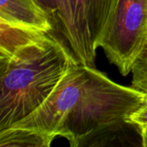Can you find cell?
<instances>
[{"label":"cell","mask_w":147,"mask_h":147,"mask_svg":"<svg viewBox=\"0 0 147 147\" xmlns=\"http://www.w3.org/2000/svg\"><path fill=\"white\" fill-rule=\"evenodd\" d=\"M78 63L50 32L42 40L0 59V131L36 110Z\"/></svg>","instance_id":"6da1fadb"},{"label":"cell","mask_w":147,"mask_h":147,"mask_svg":"<svg viewBox=\"0 0 147 147\" xmlns=\"http://www.w3.org/2000/svg\"><path fill=\"white\" fill-rule=\"evenodd\" d=\"M87 79L78 101L69 112L60 137L71 147L106 146L127 140V134L139 128L127 121L145 102V94L121 85L94 66L85 65Z\"/></svg>","instance_id":"7a4b0ae2"},{"label":"cell","mask_w":147,"mask_h":147,"mask_svg":"<svg viewBox=\"0 0 147 147\" xmlns=\"http://www.w3.org/2000/svg\"><path fill=\"white\" fill-rule=\"evenodd\" d=\"M147 44V0H118L97 43L122 76Z\"/></svg>","instance_id":"3957f363"},{"label":"cell","mask_w":147,"mask_h":147,"mask_svg":"<svg viewBox=\"0 0 147 147\" xmlns=\"http://www.w3.org/2000/svg\"><path fill=\"white\" fill-rule=\"evenodd\" d=\"M86 79L85 65L81 63L74 65L36 110L11 127L43 134L53 141L60 137L65 119L78 101Z\"/></svg>","instance_id":"277c9868"},{"label":"cell","mask_w":147,"mask_h":147,"mask_svg":"<svg viewBox=\"0 0 147 147\" xmlns=\"http://www.w3.org/2000/svg\"><path fill=\"white\" fill-rule=\"evenodd\" d=\"M0 20L47 33L53 30L51 16L37 0H0Z\"/></svg>","instance_id":"5b68a950"},{"label":"cell","mask_w":147,"mask_h":147,"mask_svg":"<svg viewBox=\"0 0 147 147\" xmlns=\"http://www.w3.org/2000/svg\"><path fill=\"white\" fill-rule=\"evenodd\" d=\"M47 34L0 20V59L9 58L20 48L42 40Z\"/></svg>","instance_id":"8992f818"},{"label":"cell","mask_w":147,"mask_h":147,"mask_svg":"<svg viewBox=\"0 0 147 147\" xmlns=\"http://www.w3.org/2000/svg\"><path fill=\"white\" fill-rule=\"evenodd\" d=\"M117 2L118 0H87L90 28L96 49Z\"/></svg>","instance_id":"52a82bcc"},{"label":"cell","mask_w":147,"mask_h":147,"mask_svg":"<svg viewBox=\"0 0 147 147\" xmlns=\"http://www.w3.org/2000/svg\"><path fill=\"white\" fill-rule=\"evenodd\" d=\"M48 137L23 128L8 127L0 131V147H48Z\"/></svg>","instance_id":"ba28073f"},{"label":"cell","mask_w":147,"mask_h":147,"mask_svg":"<svg viewBox=\"0 0 147 147\" xmlns=\"http://www.w3.org/2000/svg\"><path fill=\"white\" fill-rule=\"evenodd\" d=\"M131 73L133 75L132 87L145 94L147 102V44L134 62Z\"/></svg>","instance_id":"9c48e42d"},{"label":"cell","mask_w":147,"mask_h":147,"mask_svg":"<svg viewBox=\"0 0 147 147\" xmlns=\"http://www.w3.org/2000/svg\"><path fill=\"white\" fill-rule=\"evenodd\" d=\"M127 122L137 126L140 132L147 128V102L133 112L127 120Z\"/></svg>","instance_id":"30bf717a"},{"label":"cell","mask_w":147,"mask_h":147,"mask_svg":"<svg viewBox=\"0 0 147 147\" xmlns=\"http://www.w3.org/2000/svg\"><path fill=\"white\" fill-rule=\"evenodd\" d=\"M39 3L47 10L51 18L53 19L54 16L58 20L59 15L61 14L64 5L65 0H37Z\"/></svg>","instance_id":"8fae6325"},{"label":"cell","mask_w":147,"mask_h":147,"mask_svg":"<svg viewBox=\"0 0 147 147\" xmlns=\"http://www.w3.org/2000/svg\"><path fill=\"white\" fill-rule=\"evenodd\" d=\"M140 133H141V139H142V146L147 147V128L142 130Z\"/></svg>","instance_id":"7c38bea8"}]
</instances>
